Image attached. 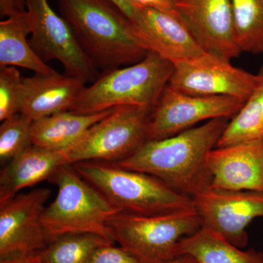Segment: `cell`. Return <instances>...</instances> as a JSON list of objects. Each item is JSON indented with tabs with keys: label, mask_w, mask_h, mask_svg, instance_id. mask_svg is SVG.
<instances>
[{
	"label": "cell",
	"mask_w": 263,
	"mask_h": 263,
	"mask_svg": "<svg viewBox=\"0 0 263 263\" xmlns=\"http://www.w3.org/2000/svg\"><path fill=\"white\" fill-rule=\"evenodd\" d=\"M192 198L202 227L214 230L240 249L248 245L247 226L254 219H263L262 192L211 186Z\"/></svg>",
	"instance_id": "cell-12"
},
{
	"label": "cell",
	"mask_w": 263,
	"mask_h": 263,
	"mask_svg": "<svg viewBox=\"0 0 263 263\" xmlns=\"http://www.w3.org/2000/svg\"><path fill=\"white\" fill-rule=\"evenodd\" d=\"M175 8L204 51L229 60L239 57L231 0H176Z\"/></svg>",
	"instance_id": "cell-13"
},
{
	"label": "cell",
	"mask_w": 263,
	"mask_h": 263,
	"mask_svg": "<svg viewBox=\"0 0 263 263\" xmlns=\"http://www.w3.org/2000/svg\"><path fill=\"white\" fill-rule=\"evenodd\" d=\"M138 8H150L176 14V0H132Z\"/></svg>",
	"instance_id": "cell-28"
},
{
	"label": "cell",
	"mask_w": 263,
	"mask_h": 263,
	"mask_svg": "<svg viewBox=\"0 0 263 263\" xmlns=\"http://www.w3.org/2000/svg\"><path fill=\"white\" fill-rule=\"evenodd\" d=\"M33 121L23 114L11 116L0 126V162L3 166L32 145L31 127Z\"/></svg>",
	"instance_id": "cell-24"
},
{
	"label": "cell",
	"mask_w": 263,
	"mask_h": 263,
	"mask_svg": "<svg viewBox=\"0 0 263 263\" xmlns=\"http://www.w3.org/2000/svg\"><path fill=\"white\" fill-rule=\"evenodd\" d=\"M148 51L158 53L174 65L201 56L205 51L176 14L140 8L134 25Z\"/></svg>",
	"instance_id": "cell-15"
},
{
	"label": "cell",
	"mask_w": 263,
	"mask_h": 263,
	"mask_svg": "<svg viewBox=\"0 0 263 263\" xmlns=\"http://www.w3.org/2000/svg\"><path fill=\"white\" fill-rule=\"evenodd\" d=\"M72 165L121 212L153 216L195 208L192 197L149 174L122 168L111 162L88 161Z\"/></svg>",
	"instance_id": "cell-3"
},
{
	"label": "cell",
	"mask_w": 263,
	"mask_h": 263,
	"mask_svg": "<svg viewBox=\"0 0 263 263\" xmlns=\"http://www.w3.org/2000/svg\"><path fill=\"white\" fill-rule=\"evenodd\" d=\"M51 195L35 189L0 203V259L35 256L47 247L42 216Z\"/></svg>",
	"instance_id": "cell-11"
},
{
	"label": "cell",
	"mask_w": 263,
	"mask_h": 263,
	"mask_svg": "<svg viewBox=\"0 0 263 263\" xmlns=\"http://www.w3.org/2000/svg\"><path fill=\"white\" fill-rule=\"evenodd\" d=\"M59 9L99 70L134 65L148 53L131 21L110 0H59Z\"/></svg>",
	"instance_id": "cell-2"
},
{
	"label": "cell",
	"mask_w": 263,
	"mask_h": 263,
	"mask_svg": "<svg viewBox=\"0 0 263 263\" xmlns=\"http://www.w3.org/2000/svg\"><path fill=\"white\" fill-rule=\"evenodd\" d=\"M201 228L195 208L153 216L120 212L108 222L114 241L142 263H167L176 258L180 240Z\"/></svg>",
	"instance_id": "cell-6"
},
{
	"label": "cell",
	"mask_w": 263,
	"mask_h": 263,
	"mask_svg": "<svg viewBox=\"0 0 263 263\" xmlns=\"http://www.w3.org/2000/svg\"><path fill=\"white\" fill-rule=\"evenodd\" d=\"M258 81L254 75L213 53L174 65L168 85L193 96H228L247 101Z\"/></svg>",
	"instance_id": "cell-10"
},
{
	"label": "cell",
	"mask_w": 263,
	"mask_h": 263,
	"mask_svg": "<svg viewBox=\"0 0 263 263\" xmlns=\"http://www.w3.org/2000/svg\"><path fill=\"white\" fill-rule=\"evenodd\" d=\"M34 256H18L0 259V263H33Z\"/></svg>",
	"instance_id": "cell-30"
},
{
	"label": "cell",
	"mask_w": 263,
	"mask_h": 263,
	"mask_svg": "<svg viewBox=\"0 0 263 263\" xmlns=\"http://www.w3.org/2000/svg\"><path fill=\"white\" fill-rule=\"evenodd\" d=\"M23 78L15 67H0V121L18 114Z\"/></svg>",
	"instance_id": "cell-25"
},
{
	"label": "cell",
	"mask_w": 263,
	"mask_h": 263,
	"mask_svg": "<svg viewBox=\"0 0 263 263\" xmlns=\"http://www.w3.org/2000/svg\"><path fill=\"white\" fill-rule=\"evenodd\" d=\"M174 70V64L148 51L138 63L100 74L83 90L70 111L96 114L120 105H138L152 111Z\"/></svg>",
	"instance_id": "cell-4"
},
{
	"label": "cell",
	"mask_w": 263,
	"mask_h": 263,
	"mask_svg": "<svg viewBox=\"0 0 263 263\" xmlns=\"http://www.w3.org/2000/svg\"><path fill=\"white\" fill-rule=\"evenodd\" d=\"M229 122V118H217L176 136L146 141L130 157L114 164L155 176L193 197L212 186L208 157Z\"/></svg>",
	"instance_id": "cell-1"
},
{
	"label": "cell",
	"mask_w": 263,
	"mask_h": 263,
	"mask_svg": "<svg viewBox=\"0 0 263 263\" xmlns=\"http://www.w3.org/2000/svg\"><path fill=\"white\" fill-rule=\"evenodd\" d=\"M208 166L212 187L263 193V139L216 147Z\"/></svg>",
	"instance_id": "cell-14"
},
{
	"label": "cell",
	"mask_w": 263,
	"mask_h": 263,
	"mask_svg": "<svg viewBox=\"0 0 263 263\" xmlns=\"http://www.w3.org/2000/svg\"><path fill=\"white\" fill-rule=\"evenodd\" d=\"M152 110L138 105L115 107L62 152L68 164L81 162H117L130 157L147 141Z\"/></svg>",
	"instance_id": "cell-7"
},
{
	"label": "cell",
	"mask_w": 263,
	"mask_h": 263,
	"mask_svg": "<svg viewBox=\"0 0 263 263\" xmlns=\"http://www.w3.org/2000/svg\"><path fill=\"white\" fill-rule=\"evenodd\" d=\"M177 255L190 256L197 263H263V252L243 250L205 227L180 240Z\"/></svg>",
	"instance_id": "cell-19"
},
{
	"label": "cell",
	"mask_w": 263,
	"mask_h": 263,
	"mask_svg": "<svg viewBox=\"0 0 263 263\" xmlns=\"http://www.w3.org/2000/svg\"><path fill=\"white\" fill-rule=\"evenodd\" d=\"M27 0H0L1 17L13 16L27 12Z\"/></svg>",
	"instance_id": "cell-27"
},
{
	"label": "cell",
	"mask_w": 263,
	"mask_h": 263,
	"mask_svg": "<svg viewBox=\"0 0 263 263\" xmlns=\"http://www.w3.org/2000/svg\"><path fill=\"white\" fill-rule=\"evenodd\" d=\"M197 263V262H196Z\"/></svg>",
	"instance_id": "cell-33"
},
{
	"label": "cell",
	"mask_w": 263,
	"mask_h": 263,
	"mask_svg": "<svg viewBox=\"0 0 263 263\" xmlns=\"http://www.w3.org/2000/svg\"><path fill=\"white\" fill-rule=\"evenodd\" d=\"M258 81L243 108L232 118L216 147L263 139V66Z\"/></svg>",
	"instance_id": "cell-21"
},
{
	"label": "cell",
	"mask_w": 263,
	"mask_h": 263,
	"mask_svg": "<svg viewBox=\"0 0 263 263\" xmlns=\"http://www.w3.org/2000/svg\"><path fill=\"white\" fill-rule=\"evenodd\" d=\"M27 12L31 25L29 44L43 61L60 62L65 74L85 84H92L98 79L100 70L81 49L69 24L55 13L48 0H27Z\"/></svg>",
	"instance_id": "cell-8"
},
{
	"label": "cell",
	"mask_w": 263,
	"mask_h": 263,
	"mask_svg": "<svg viewBox=\"0 0 263 263\" xmlns=\"http://www.w3.org/2000/svg\"><path fill=\"white\" fill-rule=\"evenodd\" d=\"M167 263H196V261L187 255L179 256Z\"/></svg>",
	"instance_id": "cell-31"
},
{
	"label": "cell",
	"mask_w": 263,
	"mask_h": 263,
	"mask_svg": "<svg viewBox=\"0 0 263 263\" xmlns=\"http://www.w3.org/2000/svg\"><path fill=\"white\" fill-rule=\"evenodd\" d=\"M48 181L58 187L56 198L42 216L48 243L71 233H93L114 241L108 222L120 210L85 181L72 164L60 167Z\"/></svg>",
	"instance_id": "cell-5"
},
{
	"label": "cell",
	"mask_w": 263,
	"mask_h": 263,
	"mask_svg": "<svg viewBox=\"0 0 263 263\" xmlns=\"http://www.w3.org/2000/svg\"><path fill=\"white\" fill-rule=\"evenodd\" d=\"M245 103L228 96H193L167 84L150 114L148 141L176 136L203 121L234 117Z\"/></svg>",
	"instance_id": "cell-9"
},
{
	"label": "cell",
	"mask_w": 263,
	"mask_h": 263,
	"mask_svg": "<svg viewBox=\"0 0 263 263\" xmlns=\"http://www.w3.org/2000/svg\"><path fill=\"white\" fill-rule=\"evenodd\" d=\"M112 110L91 114H78L67 110L33 121L31 143L46 149L63 152Z\"/></svg>",
	"instance_id": "cell-18"
},
{
	"label": "cell",
	"mask_w": 263,
	"mask_h": 263,
	"mask_svg": "<svg viewBox=\"0 0 263 263\" xmlns=\"http://www.w3.org/2000/svg\"><path fill=\"white\" fill-rule=\"evenodd\" d=\"M117 5L126 16L131 21L133 25L136 23L140 15V8L137 7L132 0H110Z\"/></svg>",
	"instance_id": "cell-29"
},
{
	"label": "cell",
	"mask_w": 263,
	"mask_h": 263,
	"mask_svg": "<svg viewBox=\"0 0 263 263\" xmlns=\"http://www.w3.org/2000/svg\"><path fill=\"white\" fill-rule=\"evenodd\" d=\"M114 243L93 233H71L52 240L35 256L41 263H87L97 249Z\"/></svg>",
	"instance_id": "cell-22"
},
{
	"label": "cell",
	"mask_w": 263,
	"mask_h": 263,
	"mask_svg": "<svg viewBox=\"0 0 263 263\" xmlns=\"http://www.w3.org/2000/svg\"><path fill=\"white\" fill-rule=\"evenodd\" d=\"M87 263H142L121 247L103 246L97 249Z\"/></svg>",
	"instance_id": "cell-26"
},
{
	"label": "cell",
	"mask_w": 263,
	"mask_h": 263,
	"mask_svg": "<svg viewBox=\"0 0 263 263\" xmlns=\"http://www.w3.org/2000/svg\"><path fill=\"white\" fill-rule=\"evenodd\" d=\"M240 51L263 53V0H231Z\"/></svg>",
	"instance_id": "cell-23"
},
{
	"label": "cell",
	"mask_w": 263,
	"mask_h": 263,
	"mask_svg": "<svg viewBox=\"0 0 263 263\" xmlns=\"http://www.w3.org/2000/svg\"><path fill=\"white\" fill-rule=\"evenodd\" d=\"M29 34L31 25L27 12L0 22V67H23L34 73L53 70L32 49L27 41Z\"/></svg>",
	"instance_id": "cell-20"
},
{
	"label": "cell",
	"mask_w": 263,
	"mask_h": 263,
	"mask_svg": "<svg viewBox=\"0 0 263 263\" xmlns=\"http://www.w3.org/2000/svg\"><path fill=\"white\" fill-rule=\"evenodd\" d=\"M33 263H41L38 261V259H37V257H36V256H34V262Z\"/></svg>",
	"instance_id": "cell-32"
},
{
	"label": "cell",
	"mask_w": 263,
	"mask_h": 263,
	"mask_svg": "<svg viewBox=\"0 0 263 263\" xmlns=\"http://www.w3.org/2000/svg\"><path fill=\"white\" fill-rule=\"evenodd\" d=\"M68 164L62 152L31 145L5 164L0 174V203L24 188L49 180L62 166Z\"/></svg>",
	"instance_id": "cell-17"
},
{
	"label": "cell",
	"mask_w": 263,
	"mask_h": 263,
	"mask_svg": "<svg viewBox=\"0 0 263 263\" xmlns=\"http://www.w3.org/2000/svg\"><path fill=\"white\" fill-rule=\"evenodd\" d=\"M85 88L84 81L54 70L23 78L19 113L34 121L70 110Z\"/></svg>",
	"instance_id": "cell-16"
}]
</instances>
